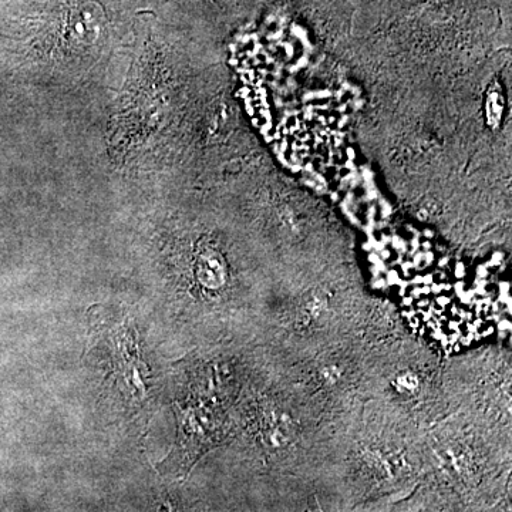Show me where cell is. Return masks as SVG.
Instances as JSON below:
<instances>
[{
    "mask_svg": "<svg viewBox=\"0 0 512 512\" xmlns=\"http://www.w3.org/2000/svg\"><path fill=\"white\" fill-rule=\"evenodd\" d=\"M488 120L493 124H497L503 111V101H501L500 93H490L488 97Z\"/></svg>",
    "mask_w": 512,
    "mask_h": 512,
    "instance_id": "obj_1",
    "label": "cell"
}]
</instances>
